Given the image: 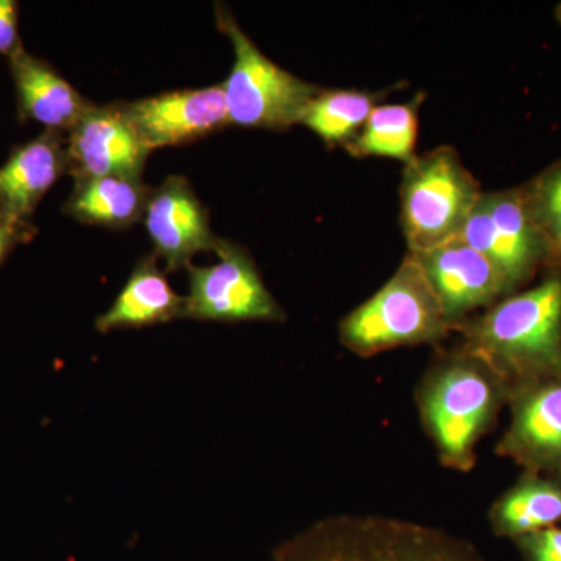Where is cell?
Listing matches in <instances>:
<instances>
[{
    "mask_svg": "<svg viewBox=\"0 0 561 561\" xmlns=\"http://www.w3.org/2000/svg\"><path fill=\"white\" fill-rule=\"evenodd\" d=\"M459 345L481 357L511 393L561 376V272L502 298L454 330Z\"/></svg>",
    "mask_w": 561,
    "mask_h": 561,
    "instance_id": "cell-1",
    "label": "cell"
},
{
    "mask_svg": "<svg viewBox=\"0 0 561 561\" xmlns=\"http://www.w3.org/2000/svg\"><path fill=\"white\" fill-rule=\"evenodd\" d=\"M508 398L500 375L459 343L435 356L415 400L443 467L459 472L476 467L479 442L493 430Z\"/></svg>",
    "mask_w": 561,
    "mask_h": 561,
    "instance_id": "cell-2",
    "label": "cell"
},
{
    "mask_svg": "<svg viewBox=\"0 0 561 561\" xmlns=\"http://www.w3.org/2000/svg\"><path fill=\"white\" fill-rule=\"evenodd\" d=\"M268 561H485L470 540L409 519L335 515L280 542Z\"/></svg>",
    "mask_w": 561,
    "mask_h": 561,
    "instance_id": "cell-3",
    "label": "cell"
},
{
    "mask_svg": "<svg viewBox=\"0 0 561 561\" xmlns=\"http://www.w3.org/2000/svg\"><path fill=\"white\" fill-rule=\"evenodd\" d=\"M451 332L426 273L411 253L381 289L339 324L342 345L365 359L402 346L438 345Z\"/></svg>",
    "mask_w": 561,
    "mask_h": 561,
    "instance_id": "cell-4",
    "label": "cell"
},
{
    "mask_svg": "<svg viewBox=\"0 0 561 561\" xmlns=\"http://www.w3.org/2000/svg\"><path fill=\"white\" fill-rule=\"evenodd\" d=\"M481 192L454 147L415 154L404 164L400 186V224L409 253L459 239Z\"/></svg>",
    "mask_w": 561,
    "mask_h": 561,
    "instance_id": "cell-5",
    "label": "cell"
},
{
    "mask_svg": "<svg viewBox=\"0 0 561 561\" xmlns=\"http://www.w3.org/2000/svg\"><path fill=\"white\" fill-rule=\"evenodd\" d=\"M216 11L217 24L234 49V65L221 83L231 124L276 131L301 125L321 88L265 57L225 7L217 5Z\"/></svg>",
    "mask_w": 561,
    "mask_h": 561,
    "instance_id": "cell-6",
    "label": "cell"
},
{
    "mask_svg": "<svg viewBox=\"0 0 561 561\" xmlns=\"http://www.w3.org/2000/svg\"><path fill=\"white\" fill-rule=\"evenodd\" d=\"M460 239L482 253L504 275L513 291L523 290L540 271L548 253L531 219L522 186L481 192Z\"/></svg>",
    "mask_w": 561,
    "mask_h": 561,
    "instance_id": "cell-7",
    "label": "cell"
},
{
    "mask_svg": "<svg viewBox=\"0 0 561 561\" xmlns=\"http://www.w3.org/2000/svg\"><path fill=\"white\" fill-rule=\"evenodd\" d=\"M214 251L219 256L217 264L187 267L190 294L183 319L225 323L286 320V312L242 247L219 239Z\"/></svg>",
    "mask_w": 561,
    "mask_h": 561,
    "instance_id": "cell-8",
    "label": "cell"
},
{
    "mask_svg": "<svg viewBox=\"0 0 561 561\" xmlns=\"http://www.w3.org/2000/svg\"><path fill=\"white\" fill-rule=\"evenodd\" d=\"M411 254L426 273L453 332L461 321L515 294L504 275L460 238Z\"/></svg>",
    "mask_w": 561,
    "mask_h": 561,
    "instance_id": "cell-9",
    "label": "cell"
},
{
    "mask_svg": "<svg viewBox=\"0 0 561 561\" xmlns=\"http://www.w3.org/2000/svg\"><path fill=\"white\" fill-rule=\"evenodd\" d=\"M119 106L150 151L194 142L231 125L221 83L202 90L164 92Z\"/></svg>",
    "mask_w": 561,
    "mask_h": 561,
    "instance_id": "cell-10",
    "label": "cell"
},
{
    "mask_svg": "<svg viewBox=\"0 0 561 561\" xmlns=\"http://www.w3.org/2000/svg\"><path fill=\"white\" fill-rule=\"evenodd\" d=\"M507 405L511 423L497 456L524 471L561 479V376L513 390Z\"/></svg>",
    "mask_w": 561,
    "mask_h": 561,
    "instance_id": "cell-11",
    "label": "cell"
},
{
    "mask_svg": "<svg viewBox=\"0 0 561 561\" xmlns=\"http://www.w3.org/2000/svg\"><path fill=\"white\" fill-rule=\"evenodd\" d=\"M142 220L165 272L190 267L195 254L214 251L219 242L210 231L208 210L183 176H169L150 191Z\"/></svg>",
    "mask_w": 561,
    "mask_h": 561,
    "instance_id": "cell-12",
    "label": "cell"
},
{
    "mask_svg": "<svg viewBox=\"0 0 561 561\" xmlns=\"http://www.w3.org/2000/svg\"><path fill=\"white\" fill-rule=\"evenodd\" d=\"M150 153L119 105H92L66 138L68 173L76 180L140 176Z\"/></svg>",
    "mask_w": 561,
    "mask_h": 561,
    "instance_id": "cell-13",
    "label": "cell"
},
{
    "mask_svg": "<svg viewBox=\"0 0 561 561\" xmlns=\"http://www.w3.org/2000/svg\"><path fill=\"white\" fill-rule=\"evenodd\" d=\"M65 172L68 154L61 131L46 130L16 147L0 168V210L5 220L25 227L44 195Z\"/></svg>",
    "mask_w": 561,
    "mask_h": 561,
    "instance_id": "cell-14",
    "label": "cell"
},
{
    "mask_svg": "<svg viewBox=\"0 0 561 561\" xmlns=\"http://www.w3.org/2000/svg\"><path fill=\"white\" fill-rule=\"evenodd\" d=\"M10 68L22 121L38 122L51 131H70L90 111L92 103L24 47L10 58Z\"/></svg>",
    "mask_w": 561,
    "mask_h": 561,
    "instance_id": "cell-15",
    "label": "cell"
},
{
    "mask_svg": "<svg viewBox=\"0 0 561 561\" xmlns=\"http://www.w3.org/2000/svg\"><path fill=\"white\" fill-rule=\"evenodd\" d=\"M186 297H181L158 267L157 256L138 262L119 297L95 320V330L110 332L151 327L183 319Z\"/></svg>",
    "mask_w": 561,
    "mask_h": 561,
    "instance_id": "cell-16",
    "label": "cell"
},
{
    "mask_svg": "<svg viewBox=\"0 0 561 561\" xmlns=\"http://www.w3.org/2000/svg\"><path fill=\"white\" fill-rule=\"evenodd\" d=\"M489 523L496 537L512 541L561 526V479L523 471L518 481L491 504Z\"/></svg>",
    "mask_w": 561,
    "mask_h": 561,
    "instance_id": "cell-17",
    "label": "cell"
},
{
    "mask_svg": "<svg viewBox=\"0 0 561 561\" xmlns=\"http://www.w3.org/2000/svg\"><path fill=\"white\" fill-rule=\"evenodd\" d=\"M65 213L83 224L127 228L142 220L150 187L140 176H99L76 180Z\"/></svg>",
    "mask_w": 561,
    "mask_h": 561,
    "instance_id": "cell-18",
    "label": "cell"
},
{
    "mask_svg": "<svg viewBox=\"0 0 561 561\" xmlns=\"http://www.w3.org/2000/svg\"><path fill=\"white\" fill-rule=\"evenodd\" d=\"M424 99L426 94L419 92L412 101L376 106L345 150L354 158H389L408 164L416 154Z\"/></svg>",
    "mask_w": 561,
    "mask_h": 561,
    "instance_id": "cell-19",
    "label": "cell"
},
{
    "mask_svg": "<svg viewBox=\"0 0 561 561\" xmlns=\"http://www.w3.org/2000/svg\"><path fill=\"white\" fill-rule=\"evenodd\" d=\"M389 91L321 90L309 103L301 125L316 133L327 146L343 147L356 139L371 111Z\"/></svg>",
    "mask_w": 561,
    "mask_h": 561,
    "instance_id": "cell-20",
    "label": "cell"
},
{
    "mask_svg": "<svg viewBox=\"0 0 561 561\" xmlns=\"http://www.w3.org/2000/svg\"><path fill=\"white\" fill-rule=\"evenodd\" d=\"M531 219L548 253V271L561 272V160L523 184Z\"/></svg>",
    "mask_w": 561,
    "mask_h": 561,
    "instance_id": "cell-21",
    "label": "cell"
},
{
    "mask_svg": "<svg viewBox=\"0 0 561 561\" xmlns=\"http://www.w3.org/2000/svg\"><path fill=\"white\" fill-rule=\"evenodd\" d=\"M523 561H561V526L513 540Z\"/></svg>",
    "mask_w": 561,
    "mask_h": 561,
    "instance_id": "cell-22",
    "label": "cell"
},
{
    "mask_svg": "<svg viewBox=\"0 0 561 561\" xmlns=\"http://www.w3.org/2000/svg\"><path fill=\"white\" fill-rule=\"evenodd\" d=\"M22 49L18 33V3L13 0H0V55L13 57Z\"/></svg>",
    "mask_w": 561,
    "mask_h": 561,
    "instance_id": "cell-23",
    "label": "cell"
},
{
    "mask_svg": "<svg viewBox=\"0 0 561 561\" xmlns=\"http://www.w3.org/2000/svg\"><path fill=\"white\" fill-rule=\"evenodd\" d=\"M25 231H27V228L11 225L9 221L0 225V262L5 260L9 251L13 249L14 243L20 241Z\"/></svg>",
    "mask_w": 561,
    "mask_h": 561,
    "instance_id": "cell-24",
    "label": "cell"
},
{
    "mask_svg": "<svg viewBox=\"0 0 561 561\" xmlns=\"http://www.w3.org/2000/svg\"><path fill=\"white\" fill-rule=\"evenodd\" d=\"M556 20H557V22H559V25L561 27V3H559V5H557Z\"/></svg>",
    "mask_w": 561,
    "mask_h": 561,
    "instance_id": "cell-25",
    "label": "cell"
},
{
    "mask_svg": "<svg viewBox=\"0 0 561 561\" xmlns=\"http://www.w3.org/2000/svg\"><path fill=\"white\" fill-rule=\"evenodd\" d=\"M5 217H3L2 210H0V225L5 224Z\"/></svg>",
    "mask_w": 561,
    "mask_h": 561,
    "instance_id": "cell-26",
    "label": "cell"
}]
</instances>
